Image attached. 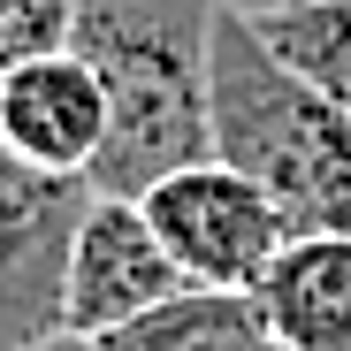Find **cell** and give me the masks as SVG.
<instances>
[{"label": "cell", "instance_id": "1", "mask_svg": "<svg viewBox=\"0 0 351 351\" xmlns=\"http://www.w3.org/2000/svg\"><path fill=\"white\" fill-rule=\"evenodd\" d=\"M214 16L221 0H84L77 53L107 84V153L92 191L145 199L214 160Z\"/></svg>", "mask_w": 351, "mask_h": 351}, {"label": "cell", "instance_id": "2", "mask_svg": "<svg viewBox=\"0 0 351 351\" xmlns=\"http://www.w3.org/2000/svg\"><path fill=\"white\" fill-rule=\"evenodd\" d=\"M214 160L290 214V237H351V107L282 69L252 16H214Z\"/></svg>", "mask_w": 351, "mask_h": 351}, {"label": "cell", "instance_id": "3", "mask_svg": "<svg viewBox=\"0 0 351 351\" xmlns=\"http://www.w3.org/2000/svg\"><path fill=\"white\" fill-rule=\"evenodd\" d=\"M92 199L84 176H46L0 145V351L69 336V252Z\"/></svg>", "mask_w": 351, "mask_h": 351}, {"label": "cell", "instance_id": "4", "mask_svg": "<svg viewBox=\"0 0 351 351\" xmlns=\"http://www.w3.org/2000/svg\"><path fill=\"white\" fill-rule=\"evenodd\" d=\"M145 221L160 229L168 260L199 290H260L290 245V214L229 160H199L184 176H168V184H153Z\"/></svg>", "mask_w": 351, "mask_h": 351}, {"label": "cell", "instance_id": "5", "mask_svg": "<svg viewBox=\"0 0 351 351\" xmlns=\"http://www.w3.org/2000/svg\"><path fill=\"white\" fill-rule=\"evenodd\" d=\"M184 290V267L168 260L160 229L145 221V199H92L77 252H69V336L99 343L114 328H130L160 298Z\"/></svg>", "mask_w": 351, "mask_h": 351}, {"label": "cell", "instance_id": "6", "mask_svg": "<svg viewBox=\"0 0 351 351\" xmlns=\"http://www.w3.org/2000/svg\"><path fill=\"white\" fill-rule=\"evenodd\" d=\"M0 145L46 176H84L107 153V84L84 53H46L0 84Z\"/></svg>", "mask_w": 351, "mask_h": 351}, {"label": "cell", "instance_id": "7", "mask_svg": "<svg viewBox=\"0 0 351 351\" xmlns=\"http://www.w3.org/2000/svg\"><path fill=\"white\" fill-rule=\"evenodd\" d=\"M252 298L282 351H351V237H290Z\"/></svg>", "mask_w": 351, "mask_h": 351}, {"label": "cell", "instance_id": "8", "mask_svg": "<svg viewBox=\"0 0 351 351\" xmlns=\"http://www.w3.org/2000/svg\"><path fill=\"white\" fill-rule=\"evenodd\" d=\"M92 351H282L252 290H199L184 282L176 298L138 313L130 328L99 336Z\"/></svg>", "mask_w": 351, "mask_h": 351}, {"label": "cell", "instance_id": "9", "mask_svg": "<svg viewBox=\"0 0 351 351\" xmlns=\"http://www.w3.org/2000/svg\"><path fill=\"white\" fill-rule=\"evenodd\" d=\"M252 31L282 69H298L313 92L351 107V0H290V8H260Z\"/></svg>", "mask_w": 351, "mask_h": 351}, {"label": "cell", "instance_id": "10", "mask_svg": "<svg viewBox=\"0 0 351 351\" xmlns=\"http://www.w3.org/2000/svg\"><path fill=\"white\" fill-rule=\"evenodd\" d=\"M77 16H84V0H0V84L46 62V53H69Z\"/></svg>", "mask_w": 351, "mask_h": 351}, {"label": "cell", "instance_id": "11", "mask_svg": "<svg viewBox=\"0 0 351 351\" xmlns=\"http://www.w3.org/2000/svg\"><path fill=\"white\" fill-rule=\"evenodd\" d=\"M221 8H237V16H260V8H290V0H221Z\"/></svg>", "mask_w": 351, "mask_h": 351}, {"label": "cell", "instance_id": "12", "mask_svg": "<svg viewBox=\"0 0 351 351\" xmlns=\"http://www.w3.org/2000/svg\"><path fill=\"white\" fill-rule=\"evenodd\" d=\"M31 351H92L84 336H53V343H31Z\"/></svg>", "mask_w": 351, "mask_h": 351}]
</instances>
